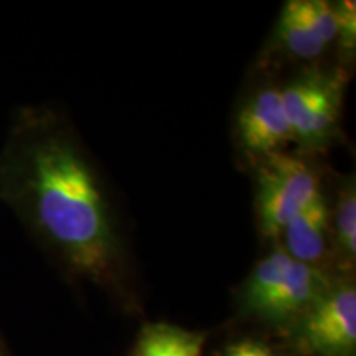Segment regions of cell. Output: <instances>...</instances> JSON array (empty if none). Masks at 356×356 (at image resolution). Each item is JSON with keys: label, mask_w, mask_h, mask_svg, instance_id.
<instances>
[{"label": "cell", "mask_w": 356, "mask_h": 356, "mask_svg": "<svg viewBox=\"0 0 356 356\" xmlns=\"http://www.w3.org/2000/svg\"><path fill=\"white\" fill-rule=\"evenodd\" d=\"M208 335L170 322L140 327L129 356H204Z\"/></svg>", "instance_id": "obj_10"}, {"label": "cell", "mask_w": 356, "mask_h": 356, "mask_svg": "<svg viewBox=\"0 0 356 356\" xmlns=\"http://www.w3.org/2000/svg\"><path fill=\"white\" fill-rule=\"evenodd\" d=\"M296 356H355L356 286L353 275H338L330 287L280 333Z\"/></svg>", "instance_id": "obj_5"}, {"label": "cell", "mask_w": 356, "mask_h": 356, "mask_svg": "<svg viewBox=\"0 0 356 356\" xmlns=\"http://www.w3.org/2000/svg\"><path fill=\"white\" fill-rule=\"evenodd\" d=\"M234 140L251 165L293 144L280 86L269 81L249 92L236 111Z\"/></svg>", "instance_id": "obj_7"}, {"label": "cell", "mask_w": 356, "mask_h": 356, "mask_svg": "<svg viewBox=\"0 0 356 356\" xmlns=\"http://www.w3.org/2000/svg\"><path fill=\"white\" fill-rule=\"evenodd\" d=\"M337 40L335 2L287 0L280 8L267 50L269 56L312 66L332 50H337Z\"/></svg>", "instance_id": "obj_6"}, {"label": "cell", "mask_w": 356, "mask_h": 356, "mask_svg": "<svg viewBox=\"0 0 356 356\" xmlns=\"http://www.w3.org/2000/svg\"><path fill=\"white\" fill-rule=\"evenodd\" d=\"M338 19V40L337 51L346 65L355 61L356 51V3L353 0L335 2Z\"/></svg>", "instance_id": "obj_11"}, {"label": "cell", "mask_w": 356, "mask_h": 356, "mask_svg": "<svg viewBox=\"0 0 356 356\" xmlns=\"http://www.w3.org/2000/svg\"><path fill=\"white\" fill-rule=\"evenodd\" d=\"M348 68L305 66L280 86L293 144L299 152L320 154L341 140Z\"/></svg>", "instance_id": "obj_3"}, {"label": "cell", "mask_w": 356, "mask_h": 356, "mask_svg": "<svg viewBox=\"0 0 356 356\" xmlns=\"http://www.w3.org/2000/svg\"><path fill=\"white\" fill-rule=\"evenodd\" d=\"M0 356H10L8 355V350L6 346V341L2 340V335H0Z\"/></svg>", "instance_id": "obj_13"}, {"label": "cell", "mask_w": 356, "mask_h": 356, "mask_svg": "<svg viewBox=\"0 0 356 356\" xmlns=\"http://www.w3.org/2000/svg\"><path fill=\"white\" fill-rule=\"evenodd\" d=\"M337 197L330 203L333 274L353 275L356 264V181L355 175L341 177Z\"/></svg>", "instance_id": "obj_9"}, {"label": "cell", "mask_w": 356, "mask_h": 356, "mask_svg": "<svg viewBox=\"0 0 356 356\" xmlns=\"http://www.w3.org/2000/svg\"><path fill=\"white\" fill-rule=\"evenodd\" d=\"M274 244L282 248L292 259L333 274L330 202L327 193L323 191L305 210L292 218Z\"/></svg>", "instance_id": "obj_8"}, {"label": "cell", "mask_w": 356, "mask_h": 356, "mask_svg": "<svg viewBox=\"0 0 356 356\" xmlns=\"http://www.w3.org/2000/svg\"><path fill=\"white\" fill-rule=\"evenodd\" d=\"M215 356H280L266 340L256 337L234 338L222 345Z\"/></svg>", "instance_id": "obj_12"}, {"label": "cell", "mask_w": 356, "mask_h": 356, "mask_svg": "<svg viewBox=\"0 0 356 356\" xmlns=\"http://www.w3.org/2000/svg\"><path fill=\"white\" fill-rule=\"evenodd\" d=\"M0 202L71 282L91 284L127 314L140 312L136 259L118 207L63 113L35 104L12 114L0 150Z\"/></svg>", "instance_id": "obj_1"}, {"label": "cell", "mask_w": 356, "mask_h": 356, "mask_svg": "<svg viewBox=\"0 0 356 356\" xmlns=\"http://www.w3.org/2000/svg\"><path fill=\"white\" fill-rule=\"evenodd\" d=\"M338 275L292 259L275 244L256 262L236 292L238 315L282 333L330 287Z\"/></svg>", "instance_id": "obj_2"}, {"label": "cell", "mask_w": 356, "mask_h": 356, "mask_svg": "<svg viewBox=\"0 0 356 356\" xmlns=\"http://www.w3.org/2000/svg\"><path fill=\"white\" fill-rule=\"evenodd\" d=\"M254 210L259 233L277 241L292 218L323 193L318 167L304 152H275L252 163Z\"/></svg>", "instance_id": "obj_4"}]
</instances>
